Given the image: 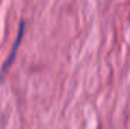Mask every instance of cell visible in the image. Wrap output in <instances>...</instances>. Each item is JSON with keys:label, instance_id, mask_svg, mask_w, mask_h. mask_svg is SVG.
Masks as SVG:
<instances>
[]
</instances>
